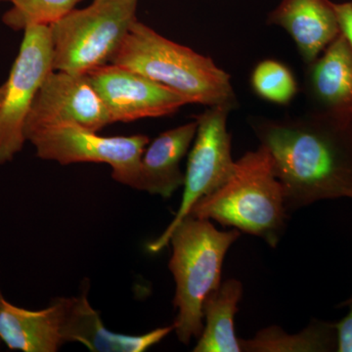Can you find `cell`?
Returning <instances> with one entry per match:
<instances>
[{
    "instance_id": "6da1fadb",
    "label": "cell",
    "mask_w": 352,
    "mask_h": 352,
    "mask_svg": "<svg viewBox=\"0 0 352 352\" xmlns=\"http://www.w3.org/2000/svg\"><path fill=\"white\" fill-rule=\"evenodd\" d=\"M272 157L288 210L352 199V116L314 110L281 119H252Z\"/></svg>"
},
{
    "instance_id": "7a4b0ae2",
    "label": "cell",
    "mask_w": 352,
    "mask_h": 352,
    "mask_svg": "<svg viewBox=\"0 0 352 352\" xmlns=\"http://www.w3.org/2000/svg\"><path fill=\"white\" fill-rule=\"evenodd\" d=\"M110 63L126 67L175 90L190 104L237 106L230 76L212 58L170 41L135 21Z\"/></svg>"
},
{
    "instance_id": "3957f363",
    "label": "cell",
    "mask_w": 352,
    "mask_h": 352,
    "mask_svg": "<svg viewBox=\"0 0 352 352\" xmlns=\"http://www.w3.org/2000/svg\"><path fill=\"white\" fill-rule=\"evenodd\" d=\"M189 215L235 227L276 247L286 226L287 210L268 150L261 145L245 153L236 162L232 176L197 201Z\"/></svg>"
},
{
    "instance_id": "277c9868",
    "label": "cell",
    "mask_w": 352,
    "mask_h": 352,
    "mask_svg": "<svg viewBox=\"0 0 352 352\" xmlns=\"http://www.w3.org/2000/svg\"><path fill=\"white\" fill-rule=\"evenodd\" d=\"M240 235L237 229L219 231L210 219L192 215L170 234L173 256L168 266L175 280L173 305L177 309L173 327L182 344L200 338L204 302L219 288L226 252Z\"/></svg>"
},
{
    "instance_id": "5b68a950",
    "label": "cell",
    "mask_w": 352,
    "mask_h": 352,
    "mask_svg": "<svg viewBox=\"0 0 352 352\" xmlns=\"http://www.w3.org/2000/svg\"><path fill=\"white\" fill-rule=\"evenodd\" d=\"M138 0H94L50 25L53 69L87 74L109 64L136 19Z\"/></svg>"
},
{
    "instance_id": "8992f818",
    "label": "cell",
    "mask_w": 352,
    "mask_h": 352,
    "mask_svg": "<svg viewBox=\"0 0 352 352\" xmlns=\"http://www.w3.org/2000/svg\"><path fill=\"white\" fill-rule=\"evenodd\" d=\"M36 155L60 164H107L116 182L138 187L141 157L150 138L144 134L105 138L78 124L63 122L32 131L25 135Z\"/></svg>"
},
{
    "instance_id": "52a82bcc",
    "label": "cell",
    "mask_w": 352,
    "mask_h": 352,
    "mask_svg": "<svg viewBox=\"0 0 352 352\" xmlns=\"http://www.w3.org/2000/svg\"><path fill=\"white\" fill-rule=\"evenodd\" d=\"M230 111L232 109L227 106H212L196 116L198 127L189 153L182 204L166 230L147 245L150 252L162 251L170 244V234L189 215L197 201L214 193L232 176L236 162L231 155V135L227 131Z\"/></svg>"
},
{
    "instance_id": "ba28073f",
    "label": "cell",
    "mask_w": 352,
    "mask_h": 352,
    "mask_svg": "<svg viewBox=\"0 0 352 352\" xmlns=\"http://www.w3.org/2000/svg\"><path fill=\"white\" fill-rule=\"evenodd\" d=\"M53 69L50 25L28 27L4 83L6 94L0 104V164L12 161L23 149L25 120L39 88Z\"/></svg>"
},
{
    "instance_id": "9c48e42d",
    "label": "cell",
    "mask_w": 352,
    "mask_h": 352,
    "mask_svg": "<svg viewBox=\"0 0 352 352\" xmlns=\"http://www.w3.org/2000/svg\"><path fill=\"white\" fill-rule=\"evenodd\" d=\"M63 122L96 132L113 124L87 74L51 72L39 88L25 120V138L43 127Z\"/></svg>"
},
{
    "instance_id": "30bf717a",
    "label": "cell",
    "mask_w": 352,
    "mask_h": 352,
    "mask_svg": "<svg viewBox=\"0 0 352 352\" xmlns=\"http://www.w3.org/2000/svg\"><path fill=\"white\" fill-rule=\"evenodd\" d=\"M87 76L113 122L170 116L190 104L175 90L119 65H104L88 72Z\"/></svg>"
},
{
    "instance_id": "8fae6325",
    "label": "cell",
    "mask_w": 352,
    "mask_h": 352,
    "mask_svg": "<svg viewBox=\"0 0 352 352\" xmlns=\"http://www.w3.org/2000/svg\"><path fill=\"white\" fill-rule=\"evenodd\" d=\"M61 316V336L65 342H80L94 352H143L175 331L173 325L157 328L140 336L113 333L104 325L98 312L85 294L57 298Z\"/></svg>"
},
{
    "instance_id": "7c38bea8",
    "label": "cell",
    "mask_w": 352,
    "mask_h": 352,
    "mask_svg": "<svg viewBox=\"0 0 352 352\" xmlns=\"http://www.w3.org/2000/svg\"><path fill=\"white\" fill-rule=\"evenodd\" d=\"M267 22L288 32L307 65L340 34L335 3L331 0H281L268 15Z\"/></svg>"
},
{
    "instance_id": "4fadbf2b",
    "label": "cell",
    "mask_w": 352,
    "mask_h": 352,
    "mask_svg": "<svg viewBox=\"0 0 352 352\" xmlns=\"http://www.w3.org/2000/svg\"><path fill=\"white\" fill-rule=\"evenodd\" d=\"M307 66V90L315 110L352 116V47L344 34Z\"/></svg>"
},
{
    "instance_id": "5bb4252c",
    "label": "cell",
    "mask_w": 352,
    "mask_h": 352,
    "mask_svg": "<svg viewBox=\"0 0 352 352\" xmlns=\"http://www.w3.org/2000/svg\"><path fill=\"white\" fill-rule=\"evenodd\" d=\"M197 127L195 120L168 129L153 141L141 157L136 189L168 199L184 185L180 164L195 138Z\"/></svg>"
},
{
    "instance_id": "9a60e30c",
    "label": "cell",
    "mask_w": 352,
    "mask_h": 352,
    "mask_svg": "<svg viewBox=\"0 0 352 352\" xmlns=\"http://www.w3.org/2000/svg\"><path fill=\"white\" fill-rule=\"evenodd\" d=\"M57 300L41 310H28L0 296V339L24 352H56L64 344Z\"/></svg>"
},
{
    "instance_id": "2e32d148",
    "label": "cell",
    "mask_w": 352,
    "mask_h": 352,
    "mask_svg": "<svg viewBox=\"0 0 352 352\" xmlns=\"http://www.w3.org/2000/svg\"><path fill=\"white\" fill-rule=\"evenodd\" d=\"M242 295V283L229 279L206 298L203 305L206 326L193 351H242L234 327V318Z\"/></svg>"
},
{
    "instance_id": "e0dca14e",
    "label": "cell",
    "mask_w": 352,
    "mask_h": 352,
    "mask_svg": "<svg viewBox=\"0 0 352 352\" xmlns=\"http://www.w3.org/2000/svg\"><path fill=\"white\" fill-rule=\"evenodd\" d=\"M247 352H325L337 351L335 325L314 321L300 333L285 332L277 326L259 331L251 340H239Z\"/></svg>"
},
{
    "instance_id": "ac0fdd59",
    "label": "cell",
    "mask_w": 352,
    "mask_h": 352,
    "mask_svg": "<svg viewBox=\"0 0 352 352\" xmlns=\"http://www.w3.org/2000/svg\"><path fill=\"white\" fill-rule=\"evenodd\" d=\"M80 0H12L4 24L15 31L31 25H50L75 9Z\"/></svg>"
},
{
    "instance_id": "d6986e66",
    "label": "cell",
    "mask_w": 352,
    "mask_h": 352,
    "mask_svg": "<svg viewBox=\"0 0 352 352\" xmlns=\"http://www.w3.org/2000/svg\"><path fill=\"white\" fill-rule=\"evenodd\" d=\"M251 83L258 96L278 105H287L298 92V83L291 69L276 60H264L256 65Z\"/></svg>"
},
{
    "instance_id": "ffe728a7",
    "label": "cell",
    "mask_w": 352,
    "mask_h": 352,
    "mask_svg": "<svg viewBox=\"0 0 352 352\" xmlns=\"http://www.w3.org/2000/svg\"><path fill=\"white\" fill-rule=\"evenodd\" d=\"M344 305H349L351 308L349 314L335 325L337 331V351L352 352V302Z\"/></svg>"
},
{
    "instance_id": "44dd1931",
    "label": "cell",
    "mask_w": 352,
    "mask_h": 352,
    "mask_svg": "<svg viewBox=\"0 0 352 352\" xmlns=\"http://www.w3.org/2000/svg\"><path fill=\"white\" fill-rule=\"evenodd\" d=\"M340 32L344 34L352 47V2L335 3Z\"/></svg>"
},
{
    "instance_id": "7402d4cb",
    "label": "cell",
    "mask_w": 352,
    "mask_h": 352,
    "mask_svg": "<svg viewBox=\"0 0 352 352\" xmlns=\"http://www.w3.org/2000/svg\"><path fill=\"white\" fill-rule=\"evenodd\" d=\"M4 94H6V85H2L0 87V104H1L2 99H3Z\"/></svg>"
},
{
    "instance_id": "603a6c76",
    "label": "cell",
    "mask_w": 352,
    "mask_h": 352,
    "mask_svg": "<svg viewBox=\"0 0 352 352\" xmlns=\"http://www.w3.org/2000/svg\"><path fill=\"white\" fill-rule=\"evenodd\" d=\"M0 1H12V0H0Z\"/></svg>"
},
{
    "instance_id": "cb8c5ba5",
    "label": "cell",
    "mask_w": 352,
    "mask_h": 352,
    "mask_svg": "<svg viewBox=\"0 0 352 352\" xmlns=\"http://www.w3.org/2000/svg\"><path fill=\"white\" fill-rule=\"evenodd\" d=\"M352 302V298H351V300H347L346 302ZM346 302H344V303H346Z\"/></svg>"
}]
</instances>
